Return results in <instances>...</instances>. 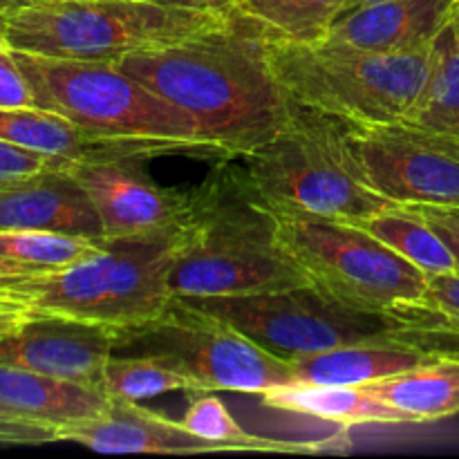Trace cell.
<instances>
[{"label": "cell", "instance_id": "9", "mask_svg": "<svg viewBox=\"0 0 459 459\" xmlns=\"http://www.w3.org/2000/svg\"><path fill=\"white\" fill-rule=\"evenodd\" d=\"M115 354L157 357L186 375L197 393L260 394L294 384L291 366L186 299H170L155 318L117 327Z\"/></svg>", "mask_w": 459, "mask_h": 459}, {"label": "cell", "instance_id": "13", "mask_svg": "<svg viewBox=\"0 0 459 459\" xmlns=\"http://www.w3.org/2000/svg\"><path fill=\"white\" fill-rule=\"evenodd\" d=\"M117 327L81 318L36 314L12 334L0 336V366L22 368L101 388L115 354Z\"/></svg>", "mask_w": 459, "mask_h": 459}, {"label": "cell", "instance_id": "18", "mask_svg": "<svg viewBox=\"0 0 459 459\" xmlns=\"http://www.w3.org/2000/svg\"><path fill=\"white\" fill-rule=\"evenodd\" d=\"M110 406L112 399L97 385L0 366V408L56 433L99 420Z\"/></svg>", "mask_w": 459, "mask_h": 459}, {"label": "cell", "instance_id": "5", "mask_svg": "<svg viewBox=\"0 0 459 459\" xmlns=\"http://www.w3.org/2000/svg\"><path fill=\"white\" fill-rule=\"evenodd\" d=\"M238 160L276 213L357 222L394 206L363 179L345 121L299 103L276 137Z\"/></svg>", "mask_w": 459, "mask_h": 459}, {"label": "cell", "instance_id": "4", "mask_svg": "<svg viewBox=\"0 0 459 459\" xmlns=\"http://www.w3.org/2000/svg\"><path fill=\"white\" fill-rule=\"evenodd\" d=\"M179 227L134 238H106L103 249L79 264L3 282L0 296L39 314L81 318L112 327L155 318L173 294L169 272Z\"/></svg>", "mask_w": 459, "mask_h": 459}, {"label": "cell", "instance_id": "22", "mask_svg": "<svg viewBox=\"0 0 459 459\" xmlns=\"http://www.w3.org/2000/svg\"><path fill=\"white\" fill-rule=\"evenodd\" d=\"M402 124L459 142V45L448 25L435 39L426 83Z\"/></svg>", "mask_w": 459, "mask_h": 459}, {"label": "cell", "instance_id": "36", "mask_svg": "<svg viewBox=\"0 0 459 459\" xmlns=\"http://www.w3.org/2000/svg\"><path fill=\"white\" fill-rule=\"evenodd\" d=\"M39 3V0H0V13H7V16H12V13L21 12V9L30 7V4Z\"/></svg>", "mask_w": 459, "mask_h": 459}, {"label": "cell", "instance_id": "7", "mask_svg": "<svg viewBox=\"0 0 459 459\" xmlns=\"http://www.w3.org/2000/svg\"><path fill=\"white\" fill-rule=\"evenodd\" d=\"M229 9H175L148 0H39L7 18L4 45L49 58L119 63L218 27Z\"/></svg>", "mask_w": 459, "mask_h": 459}, {"label": "cell", "instance_id": "33", "mask_svg": "<svg viewBox=\"0 0 459 459\" xmlns=\"http://www.w3.org/2000/svg\"><path fill=\"white\" fill-rule=\"evenodd\" d=\"M36 314L39 312H34V309L27 307V305L0 296V336L12 334L13 330H18L22 323L30 321Z\"/></svg>", "mask_w": 459, "mask_h": 459}, {"label": "cell", "instance_id": "20", "mask_svg": "<svg viewBox=\"0 0 459 459\" xmlns=\"http://www.w3.org/2000/svg\"><path fill=\"white\" fill-rule=\"evenodd\" d=\"M363 388L402 412L408 424L446 420L459 415V354L439 352L421 366Z\"/></svg>", "mask_w": 459, "mask_h": 459}, {"label": "cell", "instance_id": "11", "mask_svg": "<svg viewBox=\"0 0 459 459\" xmlns=\"http://www.w3.org/2000/svg\"><path fill=\"white\" fill-rule=\"evenodd\" d=\"M363 179L394 206L459 211V142L394 124H345Z\"/></svg>", "mask_w": 459, "mask_h": 459}, {"label": "cell", "instance_id": "12", "mask_svg": "<svg viewBox=\"0 0 459 459\" xmlns=\"http://www.w3.org/2000/svg\"><path fill=\"white\" fill-rule=\"evenodd\" d=\"M143 155L67 161L65 170L97 206L106 238H134L186 222L191 191L160 186L143 169Z\"/></svg>", "mask_w": 459, "mask_h": 459}, {"label": "cell", "instance_id": "2", "mask_svg": "<svg viewBox=\"0 0 459 459\" xmlns=\"http://www.w3.org/2000/svg\"><path fill=\"white\" fill-rule=\"evenodd\" d=\"M312 285L278 236L276 211L264 204L240 160H215L191 188L169 272L173 299H220Z\"/></svg>", "mask_w": 459, "mask_h": 459}, {"label": "cell", "instance_id": "40", "mask_svg": "<svg viewBox=\"0 0 459 459\" xmlns=\"http://www.w3.org/2000/svg\"><path fill=\"white\" fill-rule=\"evenodd\" d=\"M444 211H448V209H444ZM448 213H451V215H455V218L459 220V211H448Z\"/></svg>", "mask_w": 459, "mask_h": 459}, {"label": "cell", "instance_id": "26", "mask_svg": "<svg viewBox=\"0 0 459 459\" xmlns=\"http://www.w3.org/2000/svg\"><path fill=\"white\" fill-rule=\"evenodd\" d=\"M101 390L110 399H142L160 397L166 393H197V385L175 370L170 363L157 357H133L112 354L101 375Z\"/></svg>", "mask_w": 459, "mask_h": 459}, {"label": "cell", "instance_id": "37", "mask_svg": "<svg viewBox=\"0 0 459 459\" xmlns=\"http://www.w3.org/2000/svg\"><path fill=\"white\" fill-rule=\"evenodd\" d=\"M448 27H451L453 36H455L457 45H459V0L455 4H453L451 9V18H448Z\"/></svg>", "mask_w": 459, "mask_h": 459}, {"label": "cell", "instance_id": "6", "mask_svg": "<svg viewBox=\"0 0 459 459\" xmlns=\"http://www.w3.org/2000/svg\"><path fill=\"white\" fill-rule=\"evenodd\" d=\"M433 43L411 52H368L264 36V52L281 88L299 106L345 124H394L424 88Z\"/></svg>", "mask_w": 459, "mask_h": 459}, {"label": "cell", "instance_id": "34", "mask_svg": "<svg viewBox=\"0 0 459 459\" xmlns=\"http://www.w3.org/2000/svg\"><path fill=\"white\" fill-rule=\"evenodd\" d=\"M175 9H229L236 0H148Z\"/></svg>", "mask_w": 459, "mask_h": 459}, {"label": "cell", "instance_id": "15", "mask_svg": "<svg viewBox=\"0 0 459 459\" xmlns=\"http://www.w3.org/2000/svg\"><path fill=\"white\" fill-rule=\"evenodd\" d=\"M453 0H377L341 13L318 43L368 52L426 48L448 25Z\"/></svg>", "mask_w": 459, "mask_h": 459}, {"label": "cell", "instance_id": "23", "mask_svg": "<svg viewBox=\"0 0 459 459\" xmlns=\"http://www.w3.org/2000/svg\"><path fill=\"white\" fill-rule=\"evenodd\" d=\"M352 224L361 227L363 231L390 247L394 254L420 267L426 276L457 272V258L451 247L435 231L433 224L426 222L412 209L388 206Z\"/></svg>", "mask_w": 459, "mask_h": 459}, {"label": "cell", "instance_id": "19", "mask_svg": "<svg viewBox=\"0 0 459 459\" xmlns=\"http://www.w3.org/2000/svg\"><path fill=\"white\" fill-rule=\"evenodd\" d=\"M0 139L39 152L56 164L112 155L160 157L152 148L94 137L65 117L39 106L0 108Z\"/></svg>", "mask_w": 459, "mask_h": 459}, {"label": "cell", "instance_id": "1", "mask_svg": "<svg viewBox=\"0 0 459 459\" xmlns=\"http://www.w3.org/2000/svg\"><path fill=\"white\" fill-rule=\"evenodd\" d=\"M117 65L186 112L218 160L276 137L294 108L269 67L264 34L233 9L218 27Z\"/></svg>", "mask_w": 459, "mask_h": 459}, {"label": "cell", "instance_id": "25", "mask_svg": "<svg viewBox=\"0 0 459 459\" xmlns=\"http://www.w3.org/2000/svg\"><path fill=\"white\" fill-rule=\"evenodd\" d=\"M184 429L191 430L195 437L213 444L220 453H309L312 448L305 444L278 442V439L258 437L251 435L238 424L236 417L229 412L224 402L213 393H202V397L193 399L184 417L179 420Z\"/></svg>", "mask_w": 459, "mask_h": 459}, {"label": "cell", "instance_id": "16", "mask_svg": "<svg viewBox=\"0 0 459 459\" xmlns=\"http://www.w3.org/2000/svg\"><path fill=\"white\" fill-rule=\"evenodd\" d=\"M58 442H74L103 455H204L220 453L195 437L182 421L169 420L139 402L112 399L110 411L94 421L58 433Z\"/></svg>", "mask_w": 459, "mask_h": 459}, {"label": "cell", "instance_id": "31", "mask_svg": "<svg viewBox=\"0 0 459 459\" xmlns=\"http://www.w3.org/2000/svg\"><path fill=\"white\" fill-rule=\"evenodd\" d=\"M52 164H56V161L0 139V184L30 178V175L40 173V170Z\"/></svg>", "mask_w": 459, "mask_h": 459}, {"label": "cell", "instance_id": "10", "mask_svg": "<svg viewBox=\"0 0 459 459\" xmlns=\"http://www.w3.org/2000/svg\"><path fill=\"white\" fill-rule=\"evenodd\" d=\"M186 300L202 312L227 321L264 352L287 363L336 345L402 332L397 318L345 307L314 285L267 294Z\"/></svg>", "mask_w": 459, "mask_h": 459}, {"label": "cell", "instance_id": "8", "mask_svg": "<svg viewBox=\"0 0 459 459\" xmlns=\"http://www.w3.org/2000/svg\"><path fill=\"white\" fill-rule=\"evenodd\" d=\"M278 215V236L314 287L359 312L393 316L424 300L429 276L348 220Z\"/></svg>", "mask_w": 459, "mask_h": 459}, {"label": "cell", "instance_id": "38", "mask_svg": "<svg viewBox=\"0 0 459 459\" xmlns=\"http://www.w3.org/2000/svg\"><path fill=\"white\" fill-rule=\"evenodd\" d=\"M368 3H377V0H348V4H345L343 12H348V9L359 7V4H368ZM453 3H457V0H453ZM343 12H341V13H343Z\"/></svg>", "mask_w": 459, "mask_h": 459}, {"label": "cell", "instance_id": "21", "mask_svg": "<svg viewBox=\"0 0 459 459\" xmlns=\"http://www.w3.org/2000/svg\"><path fill=\"white\" fill-rule=\"evenodd\" d=\"M264 403L276 411L314 417L339 426L368 424H408L406 417L390 408L361 385L294 384L281 385L263 394Z\"/></svg>", "mask_w": 459, "mask_h": 459}, {"label": "cell", "instance_id": "39", "mask_svg": "<svg viewBox=\"0 0 459 459\" xmlns=\"http://www.w3.org/2000/svg\"><path fill=\"white\" fill-rule=\"evenodd\" d=\"M7 13H0V43H4V34H7Z\"/></svg>", "mask_w": 459, "mask_h": 459}, {"label": "cell", "instance_id": "32", "mask_svg": "<svg viewBox=\"0 0 459 459\" xmlns=\"http://www.w3.org/2000/svg\"><path fill=\"white\" fill-rule=\"evenodd\" d=\"M406 209H412L417 215L426 220V222L433 224L435 231L444 238L451 251L457 258V272H459V220L455 215H451L444 209H435V206H406Z\"/></svg>", "mask_w": 459, "mask_h": 459}, {"label": "cell", "instance_id": "35", "mask_svg": "<svg viewBox=\"0 0 459 459\" xmlns=\"http://www.w3.org/2000/svg\"><path fill=\"white\" fill-rule=\"evenodd\" d=\"M27 276H36V272H31V269L22 267V264L0 255V285H3V282L18 281V278H27Z\"/></svg>", "mask_w": 459, "mask_h": 459}, {"label": "cell", "instance_id": "28", "mask_svg": "<svg viewBox=\"0 0 459 459\" xmlns=\"http://www.w3.org/2000/svg\"><path fill=\"white\" fill-rule=\"evenodd\" d=\"M403 334L459 336V272L429 276L424 300L394 314Z\"/></svg>", "mask_w": 459, "mask_h": 459}, {"label": "cell", "instance_id": "17", "mask_svg": "<svg viewBox=\"0 0 459 459\" xmlns=\"http://www.w3.org/2000/svg\"><path fill=\"white\" fill-rule=\"evenodd\" d=\"M442 350L429 348L412 334L379 336L359 343L336 345L323 352L291 359L296 381L323 385H370L385 377L421 366Z\"/></svg>", "mask_w": 459, "mask_h": 459}, {"label": "cell", "instance_id": "27", "mask_svg": "<svg viewBox=\"0 0 459 459\" xmlns=\"http://www.w3.org/2000/svg\"><path fill=\"white\" fill-rule=\"evenodd\" d=\"M103 240L54 231H0V255L36 273L61 272L92 258Z\"/></svg>", "mask_w": 459, "mask_h": 459}, {"label": "cell", "instance_id": "24", "mask_svg": "<svg viewBox=\"0 0 459 459\" xmlns=\"http://www.w3.org/2000/svg\"><path fill=\"white\" fill-rule=\"evenodd\" d=\"M345 4L348 0H236L231 9L267 39L318 43Z\"/></svg>", "mask_w": 459, "mask_h": 459}, {"label": "cell", "instance_id": "29", "mask_svg": "<svg viewBox=\"0 0 459 459\" xmlns=\"http://www.w3.org/2000/svg\"><path fill=\"white\" fill-rule=\"evenodd\" d=\"M58 442L56 430L0 408V446H43Z\"/></svg>", "mask_w": 459, "mask_h": 459}, {"label": "cell", "instance_id": "3", "mask_svg": "<svg viewBox=\"0 0 459 459\" xmlns=\"http://www.w3.org/2000/svg\"><path fill=\"white\" fill-rule=\"evenodd\" d=\"M12 52L30 83L34 106L65 117L85 133L152 148L160 157L191 152L218 160L186 112L126 74L117 63Z\"/></svg>", "mask_w": 459, "mask_h": 459}, {"label": "cell", "instance_id": "14", "mask_svg": "<svg viewBox=\"0 0 459 459\" xmlns=\"http://www.w3.org/2000/svg\"><path fill=\"white\" fill-rule=\"evenodd\" d=\"M0 231H54L106 240L97 206L63 164L0 184Z\"/></svg>", "mask_w": 459, "mask_h": 459}, {"label": "cell", "instance_id": "30", "mask_svg": "<svg viewBox=\"0 0 459 459\" xmlns=\"http://www.w3.org/2000/svg\"><path fill=\"white\" fill-rule=\"evenodd\" d=\"M25 106H34L30 83H27L12 49L0 43V108Z\"/></svg>", "mask_w": 459, "mask_h": 459}]
</instances>
